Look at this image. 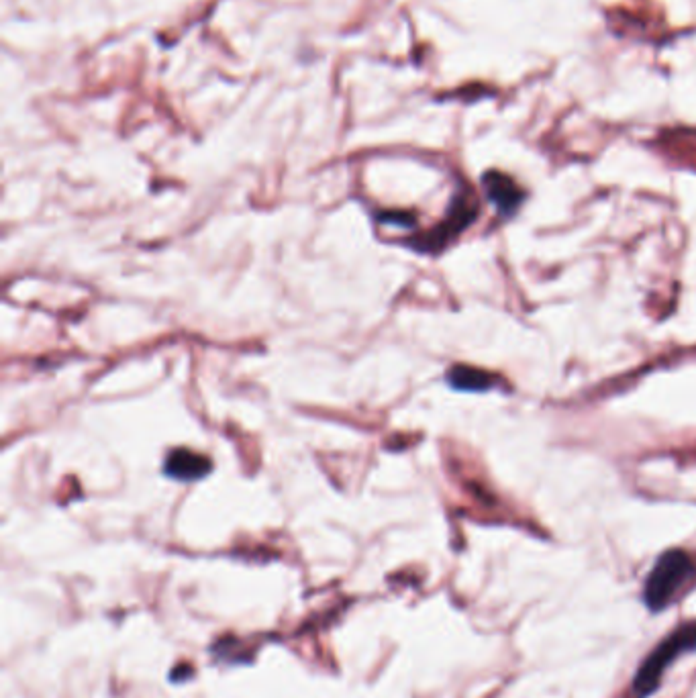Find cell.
<instances>
[{
	"label": "cell",
	"mask_w": 696,
	"mask_h": 698,
	"mask_svg": "<svg viewBox=\"0 0 696 698\" xmlns=\"http://www.w3.org/2000/svg\"><path fill=\"white\" fill-rule=\"evenodd\" d=\"M694 576V564L690 556L682 550H670L660 556L654 570L645 580L643 598L652 611L666 609L678 590L686 586Z\"/></svg>",
	"instance_id": "cell-1"
},
{
	"label": "cell",
	"mask_w": 696,
	"mask_h": 698,
	"mask_svg": "<svg viewBox=\"0 0 696 698\" xmlns=\"http://www.w3.org/2000/svg\"><path fill=\"white\" fill-rule=\"evenodd\" d=\"M696 650V623H686L682 627H678L676 631H672L656 650L648 656L639 668V672L635 674L633 680V690L637 696H648L652 694L658 684L662 674L666 672V668L684 652H692Z\"/></svg>",
	"instance_id": "cell-2"
},
{
	"label": "cell",
	"mask_w": 696,
	"mask_h": 698,
	"mask_svg": "<svg viewBox=\"0 0 696 698\" xmlns=\"http://www.w3.org/2000/svg\"><path fill=\"white\" fill-rule=\"evenodd\" d=\"M482 182L488 198L505 217L517 211V207L521 205L523 192L517 188V184L509 176L501 172H486Z\"/></svg>",
	"instance_id": "cell-3"
},
{
	"label": "cell",
	"mask_w": 696,
	"mask_h": 698,
	"mask_svg": "<svg viewBox=\"0 0 696 698\" xmlns=\"http://www.w3.org/2000/svg\"><path fill=\"white\" fill-rule=\"evenodd\" d=\"M211 470V464L207 458L192 454L188 450H176L170 454L168 462H166V472L174 478L180 480H194L201 478Z\"/></svg>",
	"instance_id": "cell-4"
},
{
	"label": "cell",
	"mask_w": 696,
	"mask_h": 698,
	"mask_svg": "<svg viewBox=\"0 0 696 698\" xmlns=\"http://www.w3.org/2000/svg\"><path fill=\"white\" fill-rule=\"evenodd\" d=\"M447 380L458 390H470V392H480L488 390L496 384V378L490 376L484 370H476L470 366H454L452 372L447 374Z\"/></svg>",
	"instance_id": "cell-5"
}]
</instances>
